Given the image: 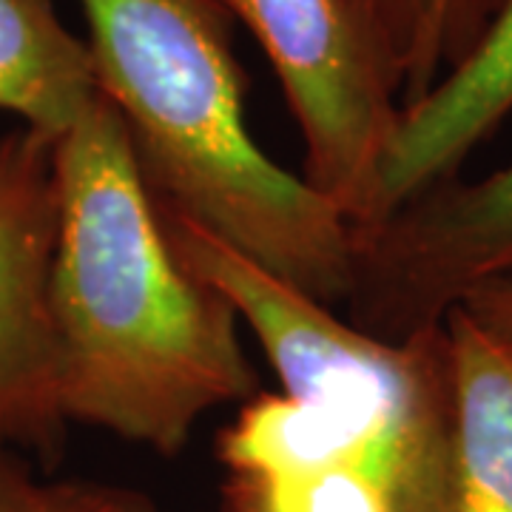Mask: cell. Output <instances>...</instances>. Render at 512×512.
Masks as SVG:
<instances>
[{
	"label": "cell",
	"instance_id": "obj_1",
	"mask_svg": "<svg viewBox=\"0 0 512 512\" xmlns=\"http://www.w3.org/2000/svg\"><path fill=\"white\" fill-rule=\"evenodd\" d=\"M191 274L228 296L279 379L217 436L220 512H450L453 367L444 322L384 342L154 200Z\"/></svg>",
	"mask_w": 512,
	"mask_h": 512
},
{
	"label": "cell",
	"instance_id": "obj_2",
	"mask_svg": "<svg viewBox=\"0 0 512 512\" xmlns=\"http://www.w3.org/2000/svg\"><path fill=\"white\" fill-rule=\"evenodd\" d=\"M57 188L49 308L63 413L180 456L211 410L256 393L237 311L174 256L106 97L57 140Z\"/></svg>",
	"mask_w": 512,
	"mask_h": 512
},
{
	"label": "cell",
	"instance_id": "obj_3",
	"mask_svg": "<svg viewBox=\"0 0 512 512\" xmlns=\"http://www.w3.org/2000/svg\"><path fill=\"white\" fill-rule=\"evenodd\" d=\"M80 6L151 197L316 302L345 305L350 222L256 146L228 12L217 0Z\"/></svg>",
	"mask_w": 512,
	"mask_h": 512
},
{
	"label": "cell",
	"instance_id": "obj_4",
	"mask_svg": "<svg viewBox=\"0 0 512 512\" xmlns=\"http://www.w3.org/2000/svg\"><path fill=\"white\" fill-rule=\"evenodd\" d=\"M268 55L302 148V180L350 222L373 188L404 109L402 74L367 0H217Z\"/></svg>",
	"mask_w": 512,
	"mask_h": 512
},
{
	"label": "cell",
	"instance_id": "obj_5",
	"mask_svg": "<svg viewBox=\"0 0 512 512\" xmlns=\"http://www.w3.org/2000/svg\"><path fill=\"white\" fill-rule=\"evenodd\" d=\"M512 279V163L447 180L350 225L345 319L384 342L436 328L470 291Z\"/></svg>",
	"mask_w": 512,
	"mask_h": 512
},
{
	"label": "cell",
	"instance_id": "obj_6",
	"mask_svg": "<svg viewBox=\"0 0 512 512\" xmlns=\"http://www.w3.org/2000/svg\"><path fill=\"white\" fill-rule=\"evenodd\" d=\"M60 228L57 140L0 137V453L52 473L66 450L49 279Z\"/></svg>",
	"mask_w": 512,
	"mask_h": 512
},
{
	"label": "cell",
	"instance_id": "obj_7",
	"mask_svg": "<svg viewBox=\"0 0 512 512\" xmlns=\"http://www.w3.org/2000/svg\"><path fill=\"white\" fill-rule=\"evenodd\" d=\"M512 111V0H504L473 52L416 103L404 106L373 188L370 217L384 220L433 185L456 180L464 160Z\"/></svg>",
	"mask_w": 512,
	"mask_h": 512
},
{
	"label": "cell",
	"instance_id": "obj_8",
	"mask_svg": "<svg viewBox=\"0 0 512 512\" xmlns=\"http://www.w3.org/2000/svg\"><path fill=\"white\" fill-rule=\"evenodd\" d=\"M444 328L456 399L450 512H512V353L458 308Z\"/></svg>",
	"mask_w": 512,
	"mask_h": 512
},
{
	"label": "cell",
	"instance_id": "obj_9",
	"mask_svg": "<svg viewBox=\"0 0 512 512\" xmlns=\"http://www.w3.org/2000/svg\"><path fill=\"white\" fill-rule=\"evenodd\" d=\"M103 97L89 40L55 0H0V111L60 140Z\"/></svg>",
	"mask_w": 512,
	"mask_h": 512
},
{
	"label": "cell",
	"instance_id": "obj_10",
	"mask_svg": "<svg viewBox=\"0 0 512 512\" xmlns=\"http://www.w3.org/2000/svg\"><path fill=\"white\" fill-rule=\"evenodd\" d=\"M402 74L404 106L473 52L504 0H367Z\"/></svg>",
	"mask_w": 512,
	"mask_h": 512
},
{
	"label": "cell",
	"instance_id": "obj_11",
	"mask_svg": "<svg viewBox=\"0 0 512 512\" xmlns=\"http://www.w3.org/2000/svg\"><path fill=\"white\" fill-rule=\"evenodd\" d=\"M0 512H160L137 487L94 478H49L32 461L0 453Z\"/></svg>",
	"mask_w": 512,
	"mask_h": 512
},
{
	"label": "cell",
	"instance_id": "obj_12",
	"mask_svg": "<svg viewBox=\"0 0 512 512\" xmlns=\"http://www.w3.org/2000/svg\"><path fill=\"white\" fill-rule=\"evenodd\" d=\"M467 313L493 342L512 353V279H498L470 291L456 305Z\"/></svg>",
	"mask_w": 512,
	"mask_h": 512
}]
</instances>
